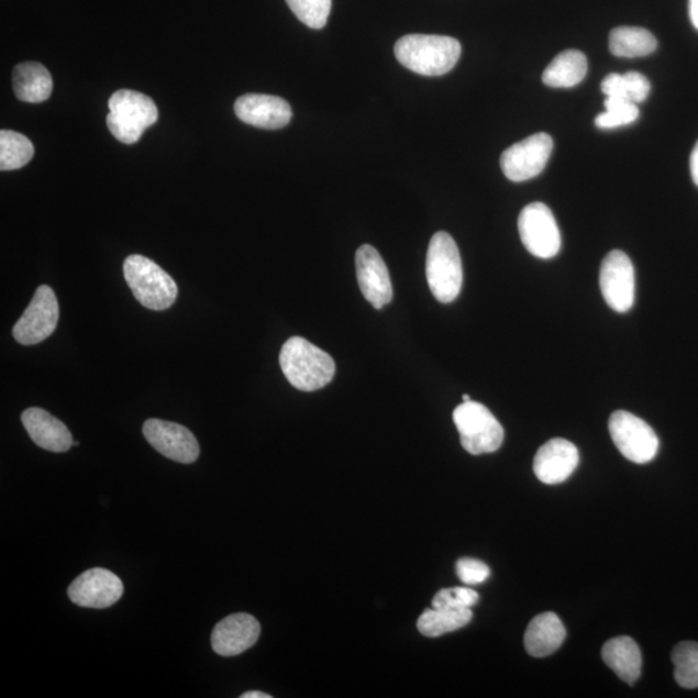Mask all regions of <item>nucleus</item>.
Masks as SVG:
<instances>
[{
  "label": "nucleus",
  "mask_w": 698,
  "mask_h": 698,
  "mask_svg": "<svg viewBox=\"0 0 698 698\" xmlns=\"http://www.w3.org/2000/svg\"><path fill=\"white\" fill-rule=\"evenodd\" d=\"M461 54V43L446 35L409 34L395 44L398 62L417 75L428 77L450 73Z\"/></svg>",
  "instance_id": "f257e3e1"
},
{
  "label": "nucleus",
  "mask_w": 698,
  "mask_h": 698,
  "mask_svg": "<svg viewBox=\"0 0 698 698\" xmlns=\"http://www.w3.org/2000/svg\"><path fill=\"white\" fill-rule=\"evenodd\" d=\"M279 365L289 384L304 392L326 387L336 370L332 356L301 336H292L282 345Z\"/></svg>",
  "instance_id": "f03ea898"
},
{
  "label": "nucleus",
  "mask_w": 698,
  "mask_h": 698,
  "mask_svg": "<svg viewBox=\"0 0 698 698\" xmlns=\"http://www.w3.org/2000/svg\"><path fill=\"white\" fill-rule=\"evenodd\" d=\"M123 275L139 303L152 311H165L178 298V285L157 263L143 255H131L123 263Z\"/></svg>",
  "instance_id": "7ed1b4c3"
},
{
  "label": "nucleus",
  "mask_w": 698,
  "mask_h": 698,
  "mask_svg": "<svg viewBox=\"0 0 698 698\" xmlns=\"http://www.w3.org/2000/svg\"><path fill=\"white\" fill-rule=\"evenodd\" d=\"M425 276L430 290L440 303H452L463 285L459 248L450 233L437 232L430 241Z\"/></svg>",
  "instance_id": "20e7f679"
},
{
  "label": "nucleus",
  "mask_w": 698,
  "mask_h": 698,
  "mask_svg": "<svg viewBox=\"0 0 698 698\" xmlns=\"http://www.w3.org/2000/svg\"><path fill=\"white\" fill-rule=\"evenodd\" d=\"M107 124L112 135L123 144H135L144 131L158 120V109L144 93L120 90L108 102Z\"/></svg>",
  "instance_id": "39448f33"
},
{
  "label": "nucleus",
  "mask_w": 698,
  "mask_h": 698,
  "mask_svg": "<svg viewBox=\"0 0 698 698\" xmlns=\"http://www.w3.org/2000/svg\"><path fill=\"white\" fill-rule=\"evenodd\" d=\"M453 421L459 432L461 444L469 454L495 453L503 443L505 431L501 423L480 402H462L454 410Z\"/></svg>",
  "instance_id": "423d86ee"
},
{
  "label": "nucleus",
  "mask_w": 698,
  "mask_h": 698,
  "mask_svg": "<svg viewBox=\"0 0 698 698\" xmlns=\"http://www.w3.org/2000/svg\"><path fill=\"white\" fill-rule=\"evenodd\" d=\"M609 433L624 458L644 465L655 459L660 441L651 425L629 411L617 410L609 418Z\"/></svg>",
  "instance_id": "0eeeda50"
},
{
  "label": "nucleus",
  "mask_w": 698,
  "mask_h": 698,
  "mask_svg": "<svg viewBox=\"0 0 698 698\" xmlns=\"http://www.w3.org/2000/svg\"><path fill=\"white\" fill-rule=\"evenodd\" d=\"M518 228L524 247L540 259L554 258L561 252V231L549 206L533 202L520 212Z\"/></svg>",
  "instance_id": "6e6552de"
},
{
  "label": "nucleus",
  "mask_w": 698,
  "mask_h": 698,
  "mask_svg": "<svg viewBox=\"0 0 698 698\" xmlns=\"http://www.w3.org/2000/svg\"><path fill=\"white\" fill-rule=\"evenodd\" d=\"M554 149V140L540 132L507 148L501 156V167L507 179L527 181L539 176L547 165Z\"/></svg>",
  "instance_id": "1a4fd4ad"
},
{
  "label": "nucleus",
  "mask_w": 698,
  "mask_h": 698,
  "mask_svg": "<svg viewBox=\"0 0 698 698\" xmlns=\"http://www.w3.org/2000/svg\"><path fill=\"white\" fill-rule=\"evenodd\" d=\"M600 290L613 311L627 313L635 300V270L633 262L620 250L607 254L600 267Z\"/></svg>",
  "instance_id": "9d476101"
},
{
  "label": "nucleus",
  "mask_w": 698,
  "mask_h": 698,
  "mask_svg": "<svg viewBox=\"0 0 698 698\" xmlns=\"http://www.w3.org/2000/svg\"><path fill=\"white\" fill-rule=\"evenodd\" d=\"M58 301L47 285L40 286L24 314L13 328V336L20 344L33 345L46 341L57 328Z\"/></svg>",
  "instance_id": "9b49d317"
},
{
  "label": "nucleus",
  "mask_w": 698,
  "mask_h": 698,
  "mask_svg": "<svg viewBox=\"0 0 698 698\" xmlns=\"http://www.w3.org/2000/svg\"><path fill=\"white\" fill-rule=\"evenodd\" d=\"M143 433L154 450L166 458L189 465L200 455L196 436L181 424L148 419L143 425Z\"/></svg>",
  "instance_id": "f8f14e48"
},
{
  "label": "nucleus",
  "mask_w": 698,
  "mask_h": 698,
  "mask_svg": "<svg viewBox=\"0 0 698 698\" xmlns=\"http://www.w3.org/2000/svg\"><path fill=\"white\" fill-rule=\"evenodd\" d=\"M68 595L70 600L79 607L106 609L122 598L123 584L113 572L93 568L73 580Z\"/></svg>",
  "instance_id": "ddd939ff"
},
{
  "label": "nucleus",
  "mask_w": 698,
  "mask_h": 698,
  "mask_svg": "<svg viewBox=\"0 0 698 698\" xmlns=\"http://www.w3.org/2000/svg\"><path fill=\"white\" fill-rule=\"evenodd\" d=\"M356 275L364 298L381 310L394 297L391 277L384 258L370 245H363L356 253Z\"/></svg>",
  "instance_id": "4468645a"
},
{
  "label": "nucleus",
  "mask_w": 698,
  "mask_h": 698,
  "mask_svg": "<svg viewBox=\"0 0 698 698\" xmlns=\"http://www.w3.org/2000/svg\"><path fill=\"white\" fill-rule=\"evenodd\" d=\"M261 636V623L254 616L236 613L220 621L211 634V646L220 656L232 657L252 649Z\"/></svg>",
  "instance_id": "2eb2a0df"
},
{
  "label": "nucleus",
  "mask_w": 698,
  "mask_h": 698,
  "mask_svg": "<svg viewBox=\"0 0 698 698\" xmlns=\"http://www.w3.org/2000/svg\"><path fill=\"white\" fill-rule=\"evenodd\" d=\"M578 463L579 453L575 444L568 440L553 439L535 454L533 469L540 481L555 485L569 479Z\"/></svg>",
  "instance_id": "dca6fc26"
},
{
  "label": "nucleus",
  "mask_w": 698,
  "mask_h": 698,
  "mask_svg": "<svg viewBox=\"0 0 698 698\" xmlns=\"http://www.w3.org/2000/svg\"><path fill=\"white\" fill-rule=\"evenodd\" d=\"M234 112L240 121L266 130L285 128L292 117L288 101L261 93H248L239 98L234 104Z\"/></svg>",
  "instance_id": "f3484780"
},
{
  "label": "nucleus",
  "mask_w": 698,
  "mask_h": 698,
  "mask_svg": "<svg viewBox=\"0 0 698 698\" xmlns=\"http://www.w3.org/2000/svg\"><path fill=\"white\" fill-rule=\"evenodd\" d=\"M21 421L34 444L44 451L64 453L75 445L68 428L46 410L29 408L22 413Z\"/></svg>",
  "instance_id": "a211bd4d"
},
{
  "label": "nucleus",
  "mask_w": 698,
  "mask_h": 698,
  "mask_svg": "<svg viewBox=\"0 0 698 698\" xmlns=\"http://www.w3.org/2000/svg\"><path fill=\"white\" fill-rule=\"evenodd\" d=\"M567 636L564 624L553 612L542 613L529 623L524 635V645L529 655L546 657L561 649Z\"/></svg>",
  "instance_id": "6ab92c4d"
},
{
  "label": "nucleus",
  "mask_w": 698,
  "mask_h": 698,
  "mask_svg": "<svg viewBox=\"0 0 698 698\" xmlns=\"http://www.w3.org/2000/svg\"><path fill=\"white\" fill-rule=\"evenodd\" d=\"M601 657L617 677L629 685H634L641 677L642 653L633 639L629 636L611 639L602 646Z\"/></svg>",
  "instance_id": "aec40b11"
},
{
  "label": "nucleus",
  "mask_w": 698,
  "mask_h": 698,
  "mask_svg": "<svg viewBox=\"0 0 698 698\" xmlns=\"http://www.w3.org/2000/svg\"><path fill=\"white\" fill-rule=\"evenodd\" d=\"M53 87V77L40 63L20 64L13 70V91L21 101L32 104L46 101Z\"/></svg>",
  "instance_id": "412c9836"
},
{
  "label": "nucleus",
  "mask_w": 698,
  "mask_h": 698,
  "mask_svg": "<svg viewBox=\"0 0 698 698\" xmlns=\"http://www.w3.org/2000/svg\"><path fill=\"white\" fill-rule=\"evenodd\" d=\"M587 75V58L577 49L564 51L543 71L542 80L549 87L570 88L583 82Z\"/></svg>",
  "instance_id": "4be33fe9"
},
{
  "label": "nucleus",
  "mask_w": 698,
  "mask_h": 698,
  "mask_svg": "<svg viewBox=\"0 0 698 698\" xmlns=\"http://www.w3.org/2000/svg\"><path fill=\"white\" fill-rule=\"evenodd\" d=\"M609 49L617 57L649 56L657 49V40L646 29L620 26L609 35Z\"/></svg>",
  "instance_id": "5701e85b"
},
{
  "label": "nucleus",
  "mask_w": 698,
  "mask_h": 698,
  "mask_svg": "<svg viewBox=\"0 0 698 698\" xmlns=\"http://www.w3.org/2000/svg\"><path fill=\"white\" fill-rule=\"evenodd\" d=\"M472 608H431L425 609L418 619V630L429 638H437L465 628L473 620Z\"/></svg>",
  "instance_id": "b1692460"
},
{
  "label": "nucleus",
  "mask_w": 698,
  "mask_h": 698,
  "mask_svg": "<svg viewBox=\"0 0 698 698\" xmlns=\"http://www.w3.org/2000/svg\"><path fill=\"white\" fill-rule=\"evenodd\" d=\"M34 156V145L26 136L19 132L0 131V170H19L31 162Z\"/></svg>",
  "instance_id": "393cba45"
},
{
  "label": "nucleus",
  "mask_w": 698,
  "mask_h": 698,
  "mask_svg": "<svg viewBox=\"0 0 698 698\" xmlns=\"http://www.w3.org/2000/svg\"><path fill=\"white\" fill-rule=\"evenodd\" d=\"M674 677L683 688H698V643L682 642L672 653Z\"/></svg>",
  "instance_id": "a878e982"
},
{
  "label": "nucleus",
  "mask_w": 698,
  "mask_h": 698,
  "mask_svg": "<svg viewBox=\"0 0 698 698\" xmlns=\"http://www.w3.org/2000/svg\"><path fill=\"white\" fill-rule=\"evenodd\" d=\"M606 112L595 120L597 128L601 130H612L628 126L639 119V109L634 102L621 98H607L605 101Z\"/></svg>",
  "instance_id": "bb28decb"
},
{
  "label": "nucleus",
  "mask_w": 698,
  "mask_h": 698,
  "mask_svg": "<svg viewBox=\"0 0 698 698\" xmlns=\"http://www.w3.org/2000/svg\"><path fill=\"white\" fill-rule=\"evenodd\" d=\"M296 16L311 29L326 25L332 0H286Z\"/></svg>",
  "instance_id": "cd10ccee"
},
{
  "label": "nucleus",
  "mask_w": 698,
  "mask_h": 698,
  "mask_svg": "<svg viewBox=\"0 0 698 698\" xmlns=\"http://www.w3.org/2000/svg\"><path fill=\"white\" fill-rule=\"evenodd\" d=\"M480 597L473 589L468 587H452V589H444L435 595L432 600L433 608H473L477 605Z\"/></svg>",
  "instance_id": "c85d7f7f"
},
{
  "label": "nucleus",
  "mask_w": 698,
  "mask_h": 698,
  "mask_svg": "<svg viewBox=\"0 0 698 698\" xmlns=\"http://www.w3.org/2000/svg\"><path fill=\"white\" fill-rule=\"evenodd\" d=\"M455 568H457L459 579L466 585L483 584L490 576L488 565L472 557L459 558Z\"/></svg>",
  "instance_id": "c756f323"
},
{
  "label": "nucleus",
  "mask_w": 698,
  "mask_h": 698,
  "mask_svg": "<svg viewBox=\"0 0 698 698\" xmlns=\"http://www.w3.org/2000/svg\"><path fill=\"white\" fill-rule=\"evenodd\" d=\"M624 98L634 104H641V102L649 99L651 93V84L641 73L629 71L623 75Z\"/></svg>",
  "instance_id": "7c9ffc66"
},
{
  "label": "nucleus",
  "mask_w": 698,
  "mask_h": 698,
  "mask_svg": "<svg viewBox=\"0 0 698 698\" xmlns=\"http://www.w3.org/2000/svg\"><path fill=\"white\" fill-rule=\"evenodd\" d=\"M690 175H693V180L698 187V142L695 145L693 154H690Z\"/></svg>",
  "instance_id": "2f4dec72"
},
{
  "label": "nucleus",
  "mask_w": 698,
  "mask_h": 698,
  "mask_svg": "<svg viewBox=\"0 0 698 698\" xmlns=\"http://www.w3.org/2000/svg\"><path fill=\"white\" fill-rule=\"evenodd\" d=\"M689 19L698 31V0H689Z\"/></svg>",
  "instance_id": "473e14b6"
},
{
  "label": "nucleus",
  "mask_w": 698,
  "mask_h": 698,
  "mask_svg": "<svg viewBox=\"0 0 698 698\" xmlns=\"http://www.w3.org/2000/svg\"><path fill=\"white\" fill-rule=\"evenodd\" d=\"M241 698H272V696L264 693H258V690H252V693L242 695Z\"/></svg>",
  "instance_id": "72a5a7b5"
},
{
  "label": "nucleus",
  "mask_w": 698,
  "mask_h": 698,
  "mask_svg": "<svg viewBox=\"0 0 698 698\" xmlns=\"http://www.w3.org/2000/svg\"><path fill=\"white\" fill-rule=\"evenodd\" d=\"M472 400V398H469L468 395H463V402L469 401Z\"/></svg>",
  "instance_id": "f704fd0d"
}]
</instances>
